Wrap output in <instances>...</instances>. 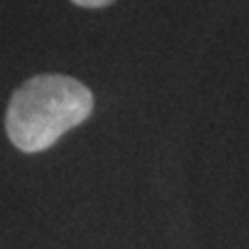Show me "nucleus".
<instances>
[{
    "mask_svg": "<svg viewBox=\"0 0 249 249\" xmlns=\"http://www.w3.org/2000/svg\"><path fill=\"white\" fill-rule=\"evenodd\" d=\"M91 110L93 96L81 81L67 75H36L13 93L4 121L6 135L21 152H44L88 121Z\"/></svg>",
    "mask_w": 249,
    "mask_h": 249,
    "instance_id": "obj_1",
    "label": "nucleus"
},
{
    "mask_svg": "<svg viewBox=\"0 0 249 249\" xmlns=\"http://www.w3.org/2000/svg\"><path fill=\"white\" fill-rule=\"evenodd\" d=\"M71 2L83 9H104V6H110L114 0H71Z\"/></svg>",
    "mask_w": 249,
    "mask_h": 249,
    "instance_id": "obj_2",
    "label": "nucleus"
}]
</instances>
